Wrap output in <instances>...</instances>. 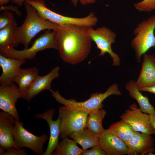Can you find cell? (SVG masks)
I'll return each instance as SVG.
<instances>
[{
	"label": "cell",
	"mask_w": 155,
	"mask_h": 155,
	"mask_svg": "<svg viewBox=\"0 0 155 155\" xmlns=\"http://www.w3.org/2000/svg\"><path fill=\"white\" fill-rule=\"evenodd\" d=\"M88 27L71 24L59 25L56 30L57 50L64 61L75 65L87 57L92 41L88 33Z\"/></svg>",
	"instance_id": "cell-1"
},
{
	"label": "cell",
	"mask_w": 155,
	"mask_h": 155,
	"mask_svg": "<svg viewBox=\"0 0 155 155\" xmlns=\"http://www.w3.org/2000/svg\"><path fill=\"white\" fill-rule=\"evenodd\" d=\"M24 4L26 16L22 24L16 27L14 34L18 44H22L27 49L32 39L40 32L56 30L59 25L42 18L36 9L26 1Z\"/></svg>",
	"instance_id": "cell-2"
},
{
	"label": "cell",
	"mask_w": 155,
	"mask_h": 155,
	"mask_svg": "<svg viewBox=\"0 0 155 155\" xmlns=\"http://www.w3.org/2000/svg\"><path fill=\"white\" fill-rule=\"evenodd\" d=\"M52 96L56 101L64 106L81 111L89 114L103 107L102 104L107 97L112 95H120L122 94L119 90L118 85L115 84L110 86L104 93L96 92L92 94L90 98L84 102L77 101L74 99H67L62 97L59 91H50Z\"/></svg>",
	"instance_id": "cell-3"
},
{
	"label": "cell",
	"mask_w": 155,
	"mask_h": 155,
	"mask_svg": "<svg viewBox=\"0 0 155 155\" xmlns=\"http://www.w3.org/2000/svg\"><path fill=\"white\" fill-rule=\"evenodd\" d=\"M47 30L37 38L31 46L22 50H17L14 47L0 49V54L8 57L20 59L34 58L38 52L48 49L58 50L56 30Z\"/></svg>",
	"instance_id": "cell-4"
},
{
	"label": "cell",
	"mask_w": 155,
	"mask_h": 155,
	"mask_svg": "<svg viewBox=\"0 0 155 155\" xmlns=\"http://www.w3.org/2000/svg\"><path fill=\"white\" fill-rule=\"evenodd\" d=\"M25 1L34 7L42 18L59 25L71 24L92 27L96 25L98 21L97 18L92 12L84 18L69 17L49 9L46 7L44 0H27Z\"/></svg>",
	"instance_id": "cell-5"
},
{
	"label": "cell",
	"mask_w": 155,
	"mask_h": 155,
	"mask_svg": "<svg viewBox=\"0 0 155 155\" xmlns=\"http://www.w3.org/2000/svg\"><path fill=\"white\" fill-rule=\"evenodd\" d=\"M155 15H153L139 24L134 30L136 36L132 40L131 45L139 63L142 55L151 48L155 47Z\"/></svg>",
	"instance_id": "cell-6"
},
{
	"label": "cell",
	"mask_w": 155,
	"mask_h": 155,
	"mask_svg": "<svg viewBox=\"0 0 155 155\" xmlns=\"http://www.w3.org/2000/svg\"><path fill=\"white\" fill-rule=\"evenodd\" d=\"M59 112L61 119L59 139L68 137L72 132L86 127L88 113L65 106L59 108Z\"/></svg>",
	"instance_id": "cell-7"
},
{
	"label": "cell",
	"mask_w": 155,
	"mask_h": 155,
	"mask_svg": "<svg viewBox=\"0 0 155 155\" xmlns=\"http://www.w3.org/2000/svg\"><path fill=\"white\" fill-rule=\"evenodd\" d=\"M23 123L16 121L14 131V140L16 148L21 149L23 147L29 148L38 155L44 153L43 146L48 137L46 134L40 136L34 135L24 127Z\"/></svg>",
	"instance_id": "cell-8"
},
{
	"label": "cell",
	"mask_w": 155,
	"mask_h": 155,
	"mask_svg": "<svg viewBox=\"0 0 155 155\" xmlns=\"http://www.w3.org/2000/svg\"><path fill=\"white\" fill-rule=\"evenodd\" d=\"M88 33L92 40L97 46L100 52L98 57L103 56L106 53H108L113 60V65H120V59L119 55L114 53L111 48V44L115 42L116 34L109 28L103 26L94 29L89 27Z\"/></svg>",
	"instance_id": "cell-9"
},
{
	"label": "cell",
	"mask_w": 155,
	"mask_h": 155,
	"mask_svg": "<svg viewBox=\"0 0 155 155\" xmlns=\"http://www.w3.org/2000/svg\"><path fill=\"white\" fill-rule=\"evenodd\" d=\"M120 116L121 120L129 123L136 132L155 134V131L151 125L149 115L143 113L137 105L133 103Z\"/></svg>",
	"instance_id": "cell-10"
},
{
	"label": "cell",
	"mask_w": 155,
	"mask_h": 155,
	"mask_svg": "<svg viewBox=\"0 0 155 155\" xmlns=\"http://www.w3.org/2000/svg\"><path fill=\"white\" fill-rule=\"evenodd\" d=\"M155 139L149 134L136 132L126 144L128 155H155Z\"/></svg>",
	"instance_id": "cell-11"
},
{
	"label": "cell",
	"mask_w": 155,
	"mask_h": 155,
	"mask_svg": "<svg viewBox=\"0 0 155 155\" xmlns=\"http://www.w3.org/2000/svg\"><path fill=\"white\" fill-rule=\"evenodd\" d=\"M21 94L18 87L13 83L9 85L0 86V108L12 115L17 121L20 120L16 104Z\"/></svg>",
	"instance_id": "cell-12"
},
{
	"label": "cell",
	"mask_w": 155,
	"mask_h": 155,
	"mask_svg": "<svg viewBox=\"0 0 155 155\" xmlns=\"http://www.w3.org/2000/svg\"><path fill=\"white\" fill-rule=\"evenodd\" d=\"M16 121L11 115L3 111L0 113V148L4 150L16 148L14 131Z\"/></svg>",
	"instance_id": "cell-13"
},
{
	"label": "cell",
	"mask_w": 155,
	"mask_h": 155,
	"mask_svg": "<svg viewBox=\"0 0 155 155\" xmlns=\"http://www.w3.org/2000/svg\"><path fill=\"white\" fill-rule=\"evenodd\" d=\"M98 144L107 155L127 154L128 149L126 144L108 129H104L99 135Z\"/></svg>",
	"instance_id": "cell-14"
},
{
	"label": "cell",
	"mask_w": 155,
	"mask_h": 155,
	"mask_svg": "<svg viewBox=\"0 0 155 155\" xmlns=\"http://www.w3.org/2000/svg\"><path fill=\"white\" fill-rule=\"evenodd\" d=\"M60 68L56 66L53 68L47 74L43 76L38 75L30 88L25 92L21 93L20 98L24 99L30 102L36 95L45 90H51V83L55 79L60 75Z\"/></svg>",
	"instance_id": "cell-15"
},
{
	"label": "cell",
	"mask_w": 155,
	"mask_h": 155,
	"mask_svg": "<svg viewBox=\"0 0 155 155\" xmlns=\"http://www.w3.org/2000/svg\"><path fill=\"white\" fill-rule=\"evenodd\" d=\"M54 108L47 110L41 114L37 113L34 116L38 119L45 120L49 125L50 137L48 146L43 155H50L55 150L59 143V139L60 130V117L59 115L56 120L53 119L54 115Z\"/></svg>",
	"instance_id": "cell-16"
},
{
	"label": "cell",
	"mask_w": 155,
	"mask_h": 155,
	"mask_svg": "<svg viewBox=\"0 0 155 155\" xmlns=\"http://www.w3.org/2000/svg\"><path fill=\"white\" fill-rule=\"evenodd\" d=\"M26 62V60L7 57L0 54V66L2 69L0 76V85L12 83L13 78L20 73L21 65Z\"/></svg>",
	"instance_id": "cell-17"
},
{
	"label": "cell",
	"mask_w": 155,
	"mask_h": 155,
	"mask_svg": "<svg viewBox=\"0 0 155 155\" xmlns=\"http://www.w3.org/2000/svg\"><path fill=\"white\" fill-rule=\"evenodd\" d=\"M140 73L136 82L138 88L155 84V61L153 55L145 54Z\"/></svg>",
	"instance_id": "cell-18"
},
{
	"label": "cell",
	"mask_w": 155,
	"mask_h": 155,
	"mask_svg": "<svg viewBox=\"0 0 155 155\" xmlns=\"http://www.w3.org/2000/svg\"><path fill=\"white\" fill-rule=\"evenodd\" d=\"M129 95L137 102L142 112L149 115H155V109L149 101L148 97L143 96L139 90L136 82L131 80L125 86Z\"/></svg>",
	"instance_id": "cell-19"
},
{
	"label": "cell",
	"mask_w": 155,
	"mask_h": 155,
	"mask_svg": "<svg viewBox=\"0 0 155 155\" xmlns=\"http://www.w3.org/2000/svg\"><path fill=\"white\" fill-rule=\"evenodd\" d=\"M38 69L36 67L21 69L20 73L12 80L15 83L21 93L27 90L31 86L38 75Z\"/></svg>",
	"instance_id": "cell-20"
},
{
	"label": "cell",
	"mask_w": 155,
	"mask_h": 155,
	"mask_svg": "<svg viewBox=\"0 0 155 155\" xmlns=\"http://www.w3.org/2000/svg\"><path fill=\"white\" fill-rule=\"evenodd\" d=\"M69 137L80 145L83 150H86L99 145V135L91 133L86 127L72 132Z\"/></svg>",
	"instance_id": "cell-21"
},
{
	"label": "cell",
	"mask_w": 155,
	"mask_h": 155,
	"mask_svg": "<svg viewBox=\"0 0 155 155\" xmlns=\"http://www.w3.org/2000/svg\"><path fill=\"white\" fill-rule=\"evenodd\" d=\"M106 114L102 108L90 113L86 119V127L93 134L99 135L104 129L102 123Z\"/></svg>",
	"instance_id": "cell-22"
},
{
	"label": "cell",
	"mask_w": 155,
	"mask_h": 155,
	"mask_svg": "<svg viewBox=\"0 0 155 155\" xmlns=\"http://www.w3.org/2000/svg\"><path fill=\"white\" fill-rule=\"evenodd\" d=\"M107 129L126 144L136 132L129 123L121 119L111 124Z\"/></svg>",
	"instance_id": "cell-23"
},
{
	"label": "cell",
	"mask_w": 155,
	"mask_h": 155,
	"mask_svg": "<svg viewBox=\"0 0 155 155\" xmlns=\"http://www.w3.org/2000/svg\"><path fill=\"white\" fill-rule=\"evenodd\" d=\"M17 27L15 20L5 28L0 30V49L17 47L19 44L14 36L15 30Z\"/></svg>",
	"instance_id": "cell-24"
},
{
	"label": "cell",
	"mask_w": 155,
	"mask_h": 155,
	"mask_svg": "<svg viewBox=\"0 0 155 155\" xmlns=\"http://www.w3.org/2000/svg\"><path fill=\"white\" fill-rule=\"evenodd\" d=\"M53 155H80L83 150L79 148L77 143L68 137L59 142Z\"/></svg>",
	"instance_id": "cell-25"
},
{
	"label": "cell",
	"mask_w": 155,
	"mask_h": 155,
	"mask_svg": "<svg viewBox=\"0 0 155 155\" xmlns=\"http://www.w3.org/2000/svg\"><path fill=\"white\" fill-rule=\"evenodd\" d=\"M134 6L140 11L150 12L155 10V0H143L134 4Z\"/></svg>",
	"instance_id": "cell-26"
},
{
	"label": "cell",
	"mask_w": 155,
	"mask_h": 155,
	"mask_svg": "<svg viewBox=\"0 0 155 155\" xmlns=\"http://www.w3.org/2000/svg\"><path fill=\"white\" fill-rule=\"evenodd\" d=\"M0 15V30L6 27L14 20L13 13L8 10L3 11Z\"/></svg>",
	"instance_id": "cell-27"
},
{
	"label": "cell",
	"mask_w": 155,
	"mask_h": 155,
	"mask_svg": "<svg viewBox=\"0 0 155 155\" xmlns=\"http://www.w3.org/2000/svg\"><path fill=\"white\" fill-rule=\"evenodd\" d=\"M81 155H107L106 152L98 145L89 150H83Z\"/></svg>",
	"instance_id": "cell-28"
},
{
	"label": "cell",
	"mask_w": 155,
	"mask_h": 155,
	"mask_svg": "<svg viewBox=\"0 0 155 155\" xmlns=\"http://www.w3.org/2000/svg\"><path fill=\"white\" fill-rule=\"evenodd\" d=\"M3 155H27L25 150L23 148L18 149L15 147H12L6 150Z\"/></svg>",
	"instance_id": "cell-29"
},
{
	"label": "cell",
	"mask_w": 155,
	"mask_h": 155,
	"mask_svg": "<svg viewBox=\"0 0 155 155\" xmlns=\"http://www.w3.org/2000/svg\"><path fill=\"white\" fill-rule=\"evenodd\" d=\"M1 11L8 10L13 11L16 13L19 16L22 15V13L18 9V7L17 6H13L12 5H10L9 6L3 5L1 6L0 7Z\"/></svg>",
	"instance_id": "cell-30"
},
{
	"label": "cell",
	"mask_w": 155,
	"mask_h": 155,
	"mask_svg": "<svg viewBox=\"0 0 155 155\" xmlns=\"http://www.w3.org/2000/svg\"><path fill=\"white\" fill-rule=\"evenodd\" d=\"M140 91H147L155 94V84L138 88Z\"/></svg>",
	"instance_id": "cell-31"
},
{
	"label": "cell",
	"mask_w": 155,
	"mask_h": 155,
	"mask_svg": "<svg viewBox=\"0 0 155 155\" xmlns=\"http://www.w3.org/2000/svg\"><path fill=\"white\" fill-rule=\"evenodd\" d=\"M149 115V119L150 124L155 131V115Z\"/></svg>",
	"instance_id": "cell-32"
},
{
	"label": "cell",
	"mask_w": 155,
	"mask_h": 155,
	"mask_svg": "<svg viewBox=\"0 0 155 155\" xmlns=\"http://www.w3.org/2000/svg\"><path fill=\"white\" fill-rule=\"evenodd\" d=\"M27 0H12L11 2L13 3H15L18 6H22L23 4Z\"/></svg>",
	"instance_id": "cell-33"
},
{
	"label": "cell",
	"mask_w": 155,
	"mask_h": 155,
	"mask_svg": "<svg viewBox=\"0 0 155 155\" xmlns=\"http://www.w3.org/2000/svg\"><path fill=\"white\" fill-rule=\"evenodd\" d=\"M81 4L86 5L95 2L96 0H79Z\"/></svg>",
	"instance_id": "cell-34"
},
{
	"label": "cell",
	"mask_w": 155,
	"mask_h": 155,
	"mask_svg": "<svg viewBox=\"0 0 155 155\" xmlns=\"http://www.w3.org/2000/svg\"><path fill=\"white\" fill-rule=\"evenodd\" d=\"M10 0H0V5L1 6L7 4Z\"/></svg>",
	"instance_id": "cell-35"
},
{
	"label": "cell",
	"mask_w": 155,
	"mask_h": 155,
	"mask_svg": "<svg viewBox=\"0 0 155 155\" xmlns=\"http://www.w3.org/2000/svg\"><path fill=\"white\" fill-rule=\"evenodd\" d=\"M78 1V0H71V3L75 7L77 5Z\"/></svg>",
	"instance_id": "cell-36"
},
{
	"label": "cell",
	"mask_w": 155,
	"mask_h": 155,
	"mask_svg": "<svg viewBox=\"0 0 155 155\" xmlns=\"http://www.w3.org/2000/svg\"><path fill=\"white\" fill-rule=\"evenodd\" d=\"M154 61H155V57L154 58Z\"/></svg>",
	"instance_id": "cell-37"
}]
</instances>
